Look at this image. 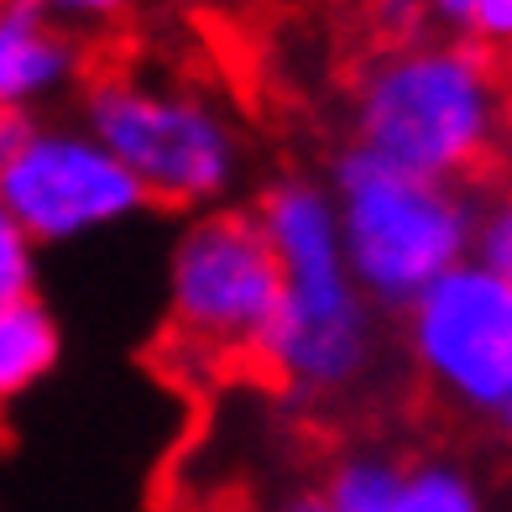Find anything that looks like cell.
Listing matches in <instances>:
<instances>
[{
	"label": "cell",
	"mask_w": 512,
	"mask_h": 512,
	"mask_svg": "<svg viewBox=\"0 0 512 512\" xmlns=\"http://www.w3.org/2000/svg\"><path fill=\"white\" fill-rule=\"evenodd\" d=\"M256 220L283 267V304L256 361L288 398L335 403L356 392L377 361V304L351 272L335 199L319 178L288 173L267 183Z\"/></svg>",
	"instance_id": "cell-1"
},
{
	"label": "cell",
	"mask_w": 512,
	"mask_h": 512,
	"mask_svg": "<svg viewBox=\"0 0 512 512\" xmlns=\"http://www.w3.org/2000/svg\"><path fill=\"white\" fill-rule=\"evenodd\" d=\"M512 131V95L497 58L460 32H418L382 42L351 84V147L408 173L465 183Z\"/></svg>",
	"instance_id": "cell-2"
},
{
	"label": "cell",
	"mask_w": 512,
	"mask_h": 512,
	"mask_svg": "<svg viewBox=\"0 0 512 512\" xmlns=\"http://www.w3.org/2000/svg\"><path fill=\"white\" fill-rule=\"evenodd\" d=\"M324 189L335 199L351 272L377 309L403 314L445 272L471 262L481 204L465 194V183H439L366 147H345L330 162Z\"/></svg>",
	"instance_id": "cell-3"
},
{
	"label": "cell",
	"mask_w": 512,
	"mask_h": 512,
	"mask_svg": "<svg viewBox=\"0 0 512 512\" xmlns=\"http://www.w3.org/2000/svg\"><path fill=\"white\" fill-rule=\"evenodd\" d=\"M79 121L142 183L147 204L204 215L241 189V121L194 84L152 74H105L84 89Z\"/></svg>",
	"instance_id": "cell-4"
},
{
	"label": "cell",
	"mask_w": 512,
	"mask_h": 512,
	"mask_svg": "<svg viewBox=\"0 0 512 512\" xmlns=\"http://www.w3.org/2000/svg\"><path fill=\"white\" fill-rule=\"evenodd\" d=\"M283 304V267L256 209H204L168 251V319L189 351L256 356Z\"/></svg>",
	"instance_id": "cell-5"
},
{
	"label": "cell",
	"mask_w": 512,
	"mask_h": 512,
	"mask_svg": "<svg viewBox=\"0 0 512 512\" xmlns=\"http://www.w3.org/2000/svg\"><path fill=\"white\" fill-rule=\"evenodd\" d=\"M408 361L434 398L492 418L512 392V283L460 262L403 309Z\"/></svg>",
	"instance_id": "cell-6"
},
{
	"label": "cell",
	"mask_w": 512,
	"mask_h": 512,
	"mask_svg": "<svg viewBox=\"0 0 512 512\" xmlns=\"http://www.w3.org/2000/svg\"><path fill=\"white\" fill-rule=\"evenodd\" d=\"M0 204L32 246H74L136 220L147 194L84 121H37L0 173Z\"/></svg>",
	"instance_id": "cell-7"
},
{
	"label": "cell",
	"mask_w": 512,
	"mask_h": 512,
	"mask_svg": "<svg viewBox=\"0 0 512 512\" xmlns=\"http://www.w3.org/2000/svg\"><path fill=\"white\" fill-rule=\"evenodd\" d=\"M79 79V48L42 0H0V105L37 110Z\"/></svg>",
	"instance_id": "cell-8"
},
{
	"label": "cell",
	"mask_w": 512,
	"mask_h": 512,
	"mask_svg": "<svg viewBox=\"0 0 512 512\" xmlns=\"http://www.w3.org/2000/svg\"><path fill=\"white\" fill-rule=\"evenodd\" d=\"M58 351H63V335L48 304H37L32 293L0 304V408H11L37 382H48Z\"/></svg>",
	"instance_id": "cell-9"
},
{
	"label": "cell",
	"mask_w": 512,
	"mask_h": 512,
	"mask_svg": "<svg viewBox=\"0 0 512 512\" xmlns=\"http://www.w3.org/2000/svg\"><path fill=\"white\" fill-rule=\"evenodd\" d=\"M403 476L408 465L387 450H351L324 476V507L330 512H403Z\"/></svg>",
	"instance_id": "cell-10"
},
{
	"label": "cell",
	"mask_w": 512,
	"mask_h": 512,
	"mask_svg": "<svg viewBox=\"0 0 512 512\" xmlns=\"http://www.w3.org/2000/svg\"><path fill=\"white\" fill-rule=\"evenodd\" d=\"M403 512H486V502L455 460H418L403 476Z\"/></svg>",
	"instance_id": "cell-11"
},
{
	"label": "cell",
	"mask_w": 512,
	"mask_h": 512,
	"mask_svg": "<svg viewBox=\"0 0 512 512\" xmlns=\"http://www.w3.org/2000/svg\"><path fill=\"white\" fill-rule=\"evenodd\" d=\"M471 262H481L486 272H497L512 283V194H497L476 209V246Z\"/></svg>",
	"instance_id": "cell-12"
},
{
	"label": "cell",
	"mask_w": 512,
	"mask_h": 512,
	"mask_svg": "<svg viewBox=\"0 0 512 512\" xmlns=\"http://www.w3.org/2000/svg\"><path fill=\"white\" fill-rule=\"evenodd\" d=\"M37 283V246L27 241V230L11 220V209L0 204V304L27 298Z\"/></svg>",
	"instance_id": "cell-13"
},
{
	"label": "cell",
	"mask_w": 512,
	"mask_h": 512,
	"mask_svg": "<svg viewBox=\"0 0 512 512\" xmlns=\"http://www.w3.org/2000/svg\"><path fill=\"white\" fill-rule=\"evenodd\" d=\"M460 37H471L481 53H512V0H471Z\"/></svg>",
	"instance_id": "cell-14"
},
{
	"label": "cell",
	"mask_w": 512,
	"mask_h": 512,
	"mask_svg": "<svg viewBox=\"0 0 512 512\" xmlns=\"http://www.w3.org/2000/svg\"><path fill=\"white\" fill-rule=\"evenodd\" d=\"M371 27L382 32V42H408L429 32V11L424 0H371Z\"/></svg>",
	"instance_id": "cell-15"
},
{
	"label": "cell",
	"mask_w": 512,
	"mask_h": 512,
	"mask_svg": "<svg viewBox=\"0 0 512 512\" xmlns=\"http://www.w3.org/2000/svg\"><path fill=\"white\" fill-rule=\"evenodd\" d=\"M58 27H110L131 11V0H42Z\"/></svg>",
	"instance_id": "cell-16"
},
{
	"label": "cell",
	"mask_w": 512,
	"mask_h": 512,
	"mask_svg": "<svg viewBox=\"0 0 512 512\" xmlns=\"http://www.w3.org/2000/svg\"><path fill=\"white\" fill-rule=\"evenodd\" d=\"M37 131V115L32 110H11V105H0V173L16 162V152L27 147V136Z\"/></svg>",
	"instance_id": "cell-17"
},
{
	"label": "cell",
	"mask_w": 512,
	"mask_h": 512,
	"mask_svg": "<svg viewBox=\"0 0 512 512\" xmlns=\"http://www.w3.org/2000/svg\"><path fill=\"white\" fill-rule=\"evenodd\" d=\"M424 11H429V21H439V27L460 32V27H465V11H471V0H424Z\"/></svg>",
	"instance_id": "cell-18"
},
{
	"label": "cell",
	"mask_w": 512,
	"mask_h": 512,
	"mask_svg": "<svg viewBox=\"0 0 512 512\" xmlns=\"http://www.w3.org/2000/svg\"><path fill=\"white\" fill-rule=\"evenodd\" d=\"M272 512H330V507H324V492H288Z\"/></svg>",
	"instance_id": "cell-19"
},
{
	"label": "cell",
	"mask_w": 512,
	"mask_h": 512,
	"mask_svg": "<svg viewBox=\"0 0 512 512\" xmlns=\"http://www.w3.org/2000/svg\"><path fill=\"white\" fill-rule=\"evenodd\" d=\"M497 429L512 439V392H507V403H502V413H497Z\"/></svg>",
	"instance_id": "cell-20"
}]
</instances>
